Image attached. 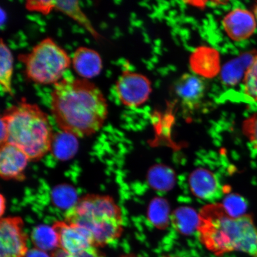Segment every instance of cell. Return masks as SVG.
Returning a JSON list of instances; mask_svg holds the SVG:
<instances>
[{
	"mask_svg": "<svg viewBox=\"0 0 257 257\" xmlns=\"http://www.w3.org/2000/svg\"><path fill=\"white\" fill-rule=\"evenodd\" d=\"M18 59L24 64L27 78L44 85L59 82L71 63L66 51L50 38L41 41L30 53L20 54Z\"/></svg>",
	"mask_w": 257,
	"mask_h": 257,
	"instance_id": "cell-5",
	"label": "cell"
},
{
	"mask_svg": "<svg viewBox=\"0 0 257 257\" xmlns=\"http://www.w3.org/2000/svg\"><path fill=\"white\" fill-rule=\"evenodd\" d=\"M52 226L57 234L59 248L69 254L94 246L91 235L78 225L64 220L55 221Z\"/></svg>",
	"mask_w": 257,
	"mask_h": 257,
	"instance_id": "cell-8",
	"label": "cell"
},
{
	"mask_svg": "<svg viewBox=\"0 0 257 257\" xmlns=\"http://www.w3.org/2000/svg\"><path fill=\"white\" fill-rule=\"evenodd\" d=\"M74 69L82 79L98 76L102 69V60L97 51L85 47L76 50L72 57Z\"/></svg>",
	"mask_w": 257,
	"mask_h": 257,
	"instance_id": "cell-13",
	"label": "cell"
},
{
	"mask_svg": "<svg viewBox=\"0 0 257 257\" xmlns=\"http://www.w3.org/2000/svg\"><path fill=\"white\" fill-rule=\"evenodd\" d=\"M253 14L255 15V18L257 19V4L255 5L254 8H253Z\"/></svg>",
	"mask_w": 257,
	"mask_h": 257,
	"instance_id": "cell-30",
	"label": "cell"
},
{
	"mask_svg": "<svg viewBox=\"0 0 257 257\" xmlns=\"http://www.w3.org/2000/svg\"><path fill=\"white\" fill-rule=\"evenodd\" d=\"M69 257H104L94 246L82 250L75 254H69Z\"/></svg>",
	"mask_w": 257,
	"mask_h": 257,
	"instance_id": "cell-26",
	"label": "cell"
},
{
	"mask_svg": "<svg viewBox=\"0 0 257 257\" xmlns=\"http://www.w3.org/2000/svg\"><path fill=\"white\" fill-rule=\"evenodd\" d=\"M174 91L182 105L195 108L200 104L206 92V84L195 74L186 73L176 80Z\"/></svg>",
	"mask_w": 257,
	"mask_h": 257,
	"instance_id": "cell-11",
	"label": "cell"
},
{
	"mask_svg": "<svg viewBox=\"0 0 257 257\" xmlns=\"http://www.w3.org/2000/svg\"><path fill=\"white\" fill-rule=\"evenodd\" d=\"M121 257H137V256L133 255H127L122 256Z\"/></svg>",
	"mask_w": 257,
	"mask_h": 257,
	"instance_id": "cell-31",
	"label": "cell"
},
{
	"mask_svg": "<svg viewBox=\"0 0 257 257\" xmlns=\"http://www.w3.org/2000/svg\"><path fill=\"white\" fill-rule=\"evenodd\" d=\"M198 214V237L210 252L221 256L237 251L257 257V228L251 215L233 217L218 202L205 205Z\"/></svg>",
	"mask_w": 257,
	"mask_h": 257,
	"instance_id": "cell-2",
	"label": "cell"
},
{
	"mask_svg": "<svg viewBox=\"0 0 257 257\" xmlns=\"http://www.w3.org/2000/svg\"><path fill=\"white\" fill-rule=\"evenodd\" d=\"M0 197H1L0 198V204H1L0 205V214H1V216H2L6 211V200L3 195L1 194Z\"/></svg>",
	"mask_w": 257,
	"mask_h": 257,
	"instance_id": "cell-29",
	"label": "cell"
},
{
	"mask_svg": "<svg viewBox=\"0 0 257 257\" xmlns=\"http://www.w3.org/2000/svg\"><path fill=\"white\" fill-rule=\"evenodd\" d=\"M31 240L35 248L47 252L59 248V239L53 226L41 224L31 233Z\"/></svg>",
	"mask_w": 257,
	"mask_h": 257,
	"instance_id": "cell-17",
	"label": "cell"
},
{
	"mask_svg": "<svg viewBox=\"0 0 257 257\" xmlns=\"http://www.w3.org/2000/svg\"><path fill=\"white\" fill-rule=\"evenodd\" d=\"M256 56L257 51H252L242 54L228 64L224 73L226 82L229 84H236L243 77L244 78L247 70Z\"/></svg>",
	"mask_w": 257,
	"mask_h": 257,
	"instance_id": "cell-18",
	"label": "cell"
},
{
	"mask_svg": "<svg viewBox=\"0 0 257 257\" xmlns=\"http://www.w3.org/2000/svg\"><path fill=\"white\" fill-rule=\"evenodd\" d=\"M29 162L27 154L14 145L9 143L1 145L0 176L3 180L24 181Z\"/></svg>",
	"mask_w": 257,
	"mask_h": 257,
	"instance_id": "cell-9",
	"label": "cell"
},
{
	"mask_svg": "<svg viewBox=\"0 0 257 257\" xmlns=\"http://www.w3.org/2000/svg\"><path fill=\"white\" fill-rule=\"evenodd\" d=\"M189 184L192 194L202 200H216L222 191L216 175L206 169L198 168L192 172Z\"/></svg>",
	"mask_w": 257,
	"mask_h": 257,
	"instance_id": "cell-12",
	"label": "cell"
},
{
	"mask_svg": "<svg viewBox=\"0 0 257 257\" xmlns=\"http://www.w3.org/2000/svg\"><path fill=\"white\" fill-rule=\"evenodd\" d=\"M243 86L245 94L257 102V56L244 76Z\"/></svg>",
	"mask_w": 257,
	"mask_h": 257,
	"instance_id": "cell-21",
	"label": "cell"
},
{
	"mask_svg": "<svg viewBox=\"0 0 257 257\" xmlns=\"http://www.w3.org/2000/svg\"><path fill=\"white\" fill-rule=\"evenodd\" d=\"M223 30L230 39L240 42L248 39L256 28L255 18L251 12L242 8H236L224 16Z\"/></svg>",
	"mask_w": 257,
	"mask_h": 257,
	"instance_id": "cell-10",
	"label": "cell"
},
{
	"mask_svg": "<svg viewBox=\"0 0 257 257\" xmlns=\"http://www.w3.org/2000/svg\"><path fill=\"white\" fill-rule=\"evenodd\" d=\"M79 3L77 0H54V9L68 16L77 23L82 25L95 39H100L101 35L95 30L88 16L80 8Z\"/></svg>",
	"mask_w": 257,
	"mask_h": 257,
	"instance_id": "cell-14",
	"label": "cell"
},
{
	"mask_svg": "<svg viewBox=\"0 0 257 257\" xmlns=\"http://www.w3.org/2000/svg\"><path fill=\"white\" fill-rule=\"evenodd\" d=\"M224 207L233 217H240L246 214L247 203L245 199L237 194H231L224 198Z\"/></svg>",
	"mask_w": 257,
	"mask_h": 257,
	"instance_id": "cell-22",
	"label": "cell"
},
{
	"mask_svg": "<svg viewBox=\"0 0 257 257\" xmlns=\"http://www.w3.org/2000/svg\"><path fill=\"white\" fill-rule=\"evenodd\" d=\"M242 131L253 147L257 150V113L243 121Z\"/></svg>",
	"mask_w": 257,
	"mask_h": 257,
	"instance_id": "cell-23",
	"label": "cell"
},
{
	"mask_svg": "<svg viewBox=\"0 0 257 257\" xmlns=\"http://www.w3.org/2000/svg\"><path fill=\"white\" fill-rule=\"evenodd\" d=\"M25 7L28 11L48 15L54 9V0H30L26 2Z\"/></svg>",
	"mask_w": 257,
	"mask_h": 257,
	"instance_id": "cell-25",
	"label": "cell"
},
{
	"mask_svg": "<svg viewBox=\"0 0 257 257\" xmlns=\"http://www.w3.org/2000/svg\"><path fill=\"white\" fill-rule=\"evenodd\" d=\"M24 257H51L47 252L35 248L28 250Z\"/></svg>",
	"mask_w": 257,
	"mask_h": 257,
	"instance_id": "cell-28",
	"label": "cell"
},
{
	"mask_svg": "<svg viewBox=\"0 0 257 257\" xmlns=\"http://www.w3.org/2000/svg\"><path fill=\"white\" fill-rule=\"evenodd\" d=\"M73 135L61 131L54 134L50 152H52L57 158L68 160L76 152L78 141Z\"/></svg>",
	"mask_w": 257,
	"mask_h": 257,
	"instance_id": "cell-19",
	"label": "cell"
},
{
	"mask_svg": "<svg viewBox=\"0 0 257 257\" xmlns=\"http://www.w3.org/2000/svg\"><path fill=\"white\" fill-rule=\"evenodd\" d=\"M54 197L55 198L58 205H61L63 200V207H67L69 205L70 208L72 207L76 204L77 201L75 200V193L71 188L68 187H61L56 189L54 193Z\"/></svg>",
	"mask_w": 257,
	"mask_h": 257,
	"instance_id": "cell-24",
	"label": "cell"
},
{
	"mask_svg": "<svg viewBox=\"0 0 257 257\" xmlns=\"http://www.w3.org/2000/svg\"><path fill=\"white\" fill-rule=\"evenodd\" d=\"M166 201L157 198L151 203L149 217L151 221L158 229H165L168 226L170 216Z\"/></svg>",
	"mask_w": 257,
	"mask_h": 257,
	"instance_id": "cell-20",
	"label": "cell"
},
{
	"mask_svg": "<svg viewBox=\"0 0 257 257\" xmlns=\"http://www.w3.org/2000/svg\"><path fill=\"white\" fill-rule=\"evenodd\" d=\"M14 73V57L7 45L0 41V84L5 93L14 96L12 79Z\"/></svg>",
	"mask_w": 257,
	"mask_h": 257,
	"instance_id": "cell-16",
	"label": "cell"
},
{
	"mask_svg": "<svg viewBox=\"0 0 257 257\" xmlns=\"http://www.w3.org/2000/svg\"><path fill=\"white\" fill-rule=\"evenodd\" d=\"M21 217L2 218L0 221V257H24L28 251L27 236Z\"/></svg>",
	"mask_w": 257,
	"mask_h": 257,
	"instance_id": "cell-7",
	"label": "cell"
},
{
	"mask_svg": "<svg viewBox=\"0 0 257 257\" xmlns=\"http://www.w3.org/2000/svg\"><path fill=\"white\" fill-rule=\"evenodd\" d=\"M51 112L61 131L78 138L101 130L108 104L101 89L88 79L67 76L54 85Z\"/></svg>",
	"mask_w": 257,
	"mask_h": 257,
	"instance_id": "cell-1",
	"label": "cell"
},
{
	"mask_svg": "<svg viewBox=\"0 0 257 257\" xmlns=\"http://www.w3.org/2000/svg\"><path fill=\"white\" fill-rule=\"evenodd\" d=\"M173 227L180 233L189 235L197 232L199 214L194 209L182 207L176 209L170 215Z\"/></svg>",
	"mask_w": 257,
	"mask_h": 257,
	"instance_id": "cell-15",
	"label": "cell"
},
{
	"mask_svg": "<svg viewBox=\"0 0 257 257\" xmlns=\"http://www.w3.org/2000/svg\"><path fill=\"white\" fill-rule=\"evenodd\" d=\"M64 218L88 232L95 248L116 240L124 230L121 208L109 195L83 196L66 211Z\"/></svg>",
	"mask_w": 257,
	"mask_h": 257,
	"instance_id": "cell-4",
	"label": "cell"
},
{
	"mask_svg": "<svg viewBox=\"0 0 257 257\" xmlns=\"http://www.w3.org/2000/svg\"><path fill=\"white\" fill-rule=\"evenodd\" d=\"M8 127V142L19 148L31 161L50 152L54 134L48 115L39 106L22 100L2 115Z\"/></svg>",
	"mask_w": 257,
	"mask_h": 257,
	"instance_id": "cell-3",
	"label": "cell"
},
{
	"mask_svg": "<svg viewBox=\"0 0 257 257\" xmlns=\"http://www.w3.org/2000/svg\"><path fill=\"white\" fill-rule=\"evenodd\" d=\"M8 127L4 118L1 117V136H0V144H4L8 142Z\"/></svg>",
	"mask_w": 257,
	"mask_h": 257,
	"instance_id": "cell-27",
	"label": "cell"
},
{
	"mask_svg": "<svg viewBox=\"0 0 257 257\" xmlns=\"http://www.w3.org/2000/svg\"><path fill=\"white\" fill-rule=\"evenodd\" d=\"M115 90L121 103L130 108L144 104L152 94V84L142 74L124 70L115 83Z\"/></svg>",
	"mask_w": 257,
	"mask_h": 257,
	"instance_id": "cell-6",
	"label": "cell"
}]
</instances>
